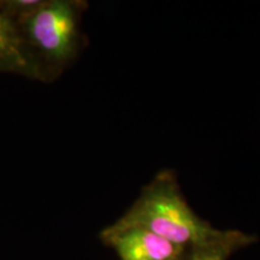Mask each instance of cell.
<instances>
[{
	"label": "cell",
	"instance_id": "cell-1",
	"mask_svg": "<svg viewBox=\"0 0 260 260\" xmlns=\"http://www.w3.org/2000/svg\"><path fill=\"white\" fill-rule=\"evenodd\" d=\"M116 228H140L178 246L191 249L220 232L195 213L182 194L176 174L161 170L119 219Z\"/></svg>",
	"mask_w": 260,
	"mask_h": 260
},
{
	"label": "cell",
	"instance_id": "cell-2",
	"mask_svg": "<svg viewBox=\"0 0 260 260\" xmlns=\"http://www.w3.org/2000/svg\"><path fill=\"white\" fill-rule=\"evenodd\" d=\"M86 2L47 0L16 17L31 54L46 81H52L79 56L83 45L81 19Z\"/></svg>",
	"mask_w": 260,
	"mask_h": 260
},
{
	"label": "cell",
	"instance_id": "cell-3",
	"mask_svg": "<svg viewBox=\"0 0 260 260\" xmlns=\"http://www.w3.org/2000/svg\"><path fill=\"white\" fill-rule=\"evenodd\" d=\"M100 237L121 260H189V248L140 228H116L111 224Z\"/></svg>",
	"mask_w": 260,
	"mask_h": 260
},
{
	"label": "cell",
	"instance_id": "cell-4",
	"mask_svg": "<svg viewBox=\"0 0 260 260\" xmlns=\"http://www.w3.org/2000/svg\"><path fill=\"white\" fill-rule=\"evenodd\" d=\"M0 73L46 81L40 64L25 44L16 19L0 5Z\"/></svg>",
	"mask_w": 260,
	"mask_h": 260
},
{
	"label": "cell",
	"instance_id": "cell-5",
	"mask_svg": "<svg viewBox=\"0 0 260 260\" xmlns=\"http://www.w3.org/2000/svg\"><path fill=\"white\" fill-rule=\"evenodd\" d=\"M258 241V236L240 230H220L213 239L190 249L189 260H228L234 253Z\"/></svg>",
	"mask_w": 260,
	"mask_h": 260
}]
</instances>
